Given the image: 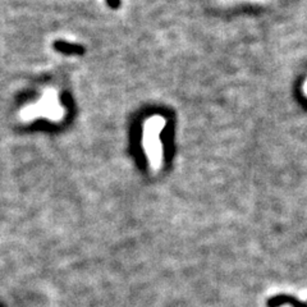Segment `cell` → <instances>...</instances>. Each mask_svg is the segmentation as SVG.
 <instances>
[{
    "label": "cell",
    "instance_id": "6da1fadb",
    "mask_svg": "<svg viewBox=\"0 0 307 307\" xmlns=\"http://www.w3.org/2000/svg\"><path fill=\"white\" fill-rule=\"evenodd\" d=\"M164 126L165 121L160 117H152L146 122L143 145L152 169H158L162 164V145H160L159 136Z\"/></svg>",
    "mask_w": 307,
    "mask_h": 307
},
{
    "label": "cell",
    "instance_id": "7a4b0ae2",
    "mask_svg": "<svg viewBox=\"0 0 307 307\" xmlns=\"http://www.w3.org/2000/svg\"><path fill=\"white\" fill-rule=\"evenodd\" d=\"M304 91H306V95H307V82H306V87H304Z\"/></svg>",
    "mask_w": 307,
    "mask_h": 307
}]
</instances>
